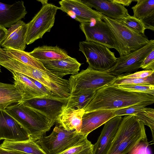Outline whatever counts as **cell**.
<instances>
[{
    "mask_svg": "<svg viewBox=\"0 0 154 154\" xmlns=\"http://www.w3.org/2000/svg\"><path fill=\"white\" fill-rule=\"evenodd\" d=\"M154 103V96L126 91L109 85L96 91L94 97L83 109L85 112L98 109L116 110L133 105L146 106Z\"/></svg>",
    "mask_w": 154,
    "mask_h": 154,
    "instance_id": "6da1fadb",
    "label": "cell"
},
{
    "mask_svg": "<svg viewBox=\"0 0 154 154\" xmlns=\"http://www.w3.org/2000/svg\"><path fill=\"white\" fill-rule=\"evenodd\" d=\"M144 125L134 116H125L106 154H127L140 142L147 141Z\"/></svg>",
    "mask_w": 154,
    "mask_h": 154,
    "instance_id": "7a4b0ae2",
    "label": "cell"
},
{
    "mask_svg": "<svg viewBox=\"0 0 154 154\" xmlns=\"http://www.w3.org/2000/svg\"><path fill=\"white\" fill-rule=\"evenodd\" d=\"M6 111L26 129L30 138L36 141L49 131L55 123L41 112L22 103L11 105Z\"/></svg>",
    "mask_w": 154,
    "mask_h": 154,
    "instance_id": "3957f363",
    "label": "cell"
},
{
    "mask_svg": "<svg viewBox=\"0 0 154 154\" xmlns=\"http://www.w3.org/2000/svg\"><path fill=\"white\" fill-rule=\"evenodd\" d=\"M5 68L11 72L22 74L38 82L55 96L66 98L70 96L68 80L58 77L47 69L40 70L11 58Z\"/></svg>",
    "mask_w": 154,
    "mask_h": 154,
    "instance_id": "277c9868",
    "label": "cell"
},
{
    "mask_svg": "<svg viewBox=\"0 0 154 154\" xmlns=\"http://www.w3.org/2000/svg\"><path fill=\"white\" fill-rule=\"evenodd\" d=\"M116 77L105 71L95 70L88 66L86 69L70 76L68 80L70 96H78L111 85Z\"/></svg>",
    "mask_w": 154,
    "mask_h": 154,
    "instance_id": "5b68a950",
    "label": "cell"
},
{
    "mask_svg": "<svg viewBox=\"0 0 154 154\" xmlns=\"http://www.w3.org/2000/svg\"><path fill=\"white\" fill-rule=\"evenodd\" d=\"M103 20L109 26L118 42L120 57L128 55L141 48L150 42L148 38L134 32L121 21L102 14Z\"/></svg>",
    "mask_w": 154,
    "mask_h": 154,
    "instance_id": "8992f818",
    "label": "cell"
},
{
    "mask_svg": "<svg viewBox=\"0 0 154 154\" xmlns=\"http://www.w3.org/2000/svg\"><path fill=\"white\" fill-rule=\"evenodd\" d=\"M75 130L67 131L56 125L48 136L36 141L46 154H57L74 146L85 137Z\"/></svg>",
    "mask_w": 154,
    "mask_h": 154,
    "instance_id": "52a82bcc",
    "label": "cell"
},
{
    "mask_svg": "<svg viewBox=\"0 0 154 154\" xmlns=\"http://www.w3.org/2000/svg\"><path fill=\"white\" fill-rule=\"evenodd\" d=\"M79 50L85 56L89 66L96 70H108L116 63L118 58L109 48L101 44L86 41L80 42Z\"/></svg>",
    "mask_w": 154,
    "mask_h": 154,
    "instance_id": "ba28073f",
    "label": "cell"
},
{
    "mask_svg": "<svg viewBox=\"0 0 154 154\" xmlns=\"http://www.w3.org/2000/svg\"><path fill=\"white\" fill-rule=\"evenodd\" d=\"M58 9V7L52 4L43 5L28 23L26 45L31 44L42 38L45 34L50 31L54 25L55 16Z\"/></svg>",
    "mask_w": 154,
    "mask_h": 154,
    "instance_id": "9c48e42d",
    "label": "cell"
},
{
    "mask_svg": "<svg viewBox=\"0 0 154 154\" xmlns=\"http://www.w3.org/2000/svg\"><path fill=\"white\" fill-rule=\"evenodd\" d=\"M79 27L85 35V41L96 43L109 48H114L120 53L116 37L109 25L103 20L81 23Z\"/></svg>",
    "mask_w": 154,
    "mask_h": 154,
    "instance_id": "30bf717a",
    "label": "cell"
},
{
    "mask_svg": "<svg viewBox=\"0 0 154 154\" xmlns=\"http://www.w3.org/2000/svg\"><path fill=\"white\" fill-rule=\"evenodd\" d=\"M154 49V40L151 39L142 48L126 56L120 57L115 65L105 71L116 77L124 72L130 73L137 70L145 58Z\"/></svg>",
    "mask_w": 154,
    "mask_h": 154,
    "instance_id": "8fae6325",
    "label": "cell"
},
{
    "mask_svg": "<svg viewBox=\"0 0 154 154\" xmlns=\"http://www.w3.org/2000/svg\"><path fill=\"white\" fill-rule=\"evenodd\" d=\"M68 100V98L54 96L51 97L33 98L21 103L41 112L56 122L58 116L65 109Z\"/></svg>",
    "mask_w": 154,
    "mask_h": 154,
    "instance_id": "7c38bea8",
    "label": "cell"
},
{
    "mask_svg": "<svg viewBox=\"0 0 154 154\" xmlns=\"http://www.w3.org/2000/svg\"><path fill=\"white\" fill-rule=\"evenodd\" d=\"M59 3L60 6L58 9L80 23L103 20L101 13L93 10L81 0H62Z\"/></svg>",
    "mask_w": 154,
    "mask_h": 154,
    "instance_id": "4fadbf2b",
    "label": "cell"
},
{
    "mask_svg": "<svg viewBox=\"0 0 154 154\" xmlns=\"http://www.w3.org/2000/svg\"><path fill=\"white\" fill-rule=\"evenodd\" d=\"M31 138L26 129L5 109H0V140H27Z\"/></svg>",
    "mask_w": 154,
    "mask_h": 154,
    "instance_id": "5bb4252c",
    "label": "cell"
},
{
    "mask_svg": "<svg viewBox=\"0 0 154 154\" xmlns=\"http://www.w3.org/2000/svg\"><path fill=\"white\" fill-rule=\"evenodd\" d=\"M121 116H116L105 123L97 142L94 145L93 154H106L122 121Z\"/></svg>",
    "mask_w": 154,
    "mask_h": 154,
    "instance_id": "9a60e30c",
    "label": "cell"
},
{
    "mask_svg": "<svg viewBox=\"0 0 154 154\" xmlns=\"http://www.w3.org/2000/svg\"><path fill=\"white\" fill-rule=\"evenodd\" d=\"M28 23L20 20L8 29L1 46L5 48L24 51L26 46Z\"/></svg>",
    "mask_w": 154,
    "mask_h": 154,
    "instance_id": "2e32d148",
    "label": "cell"
},
{
    "mask_svg": "<svg viewBox=\"0 0 154 154\" xmlns=\"http://www.w3.org/2000/svg\"><path fill=\"white\" fill-rule=\"evenodd\" d=\"M91 8H93L102 14L113 19L121 20L130 15L124 6L109 0H81Z\"/></svg>",
    "mask_w": 154,
    "mask_h": 154,
    "instance_id": "e0dca14e",
    "label": "cell"
},
{
    "mask_svg": "<svg viewBox=\"0 0 154 154\" xmlns=\"http://www.w3.org/2000/svg\"><path fill=\"white\" fill-rule=\"evenodd\" d=\"M39 61L46 69L61 78L67 75L78 73L81 65L75 58L69 56L56 60Z\"/></svg>",
    "mask_w": 154,
    "mask_h": 154,
    "instance_id": "ac0fdd59",
    "label": "cell"
},
{
    "mask_svg": "<svg viewBox=\"0 0 154 154\" xmlns=\"http://www.w3.org/2000/svg\"><path fill=\"white\" fill-rule=\"evenodd\" d=\"M115 111L98 109L85 112L82 117V125L80 133L88 136L92 131L116 116Z\"/></svg>",
    "mask_w": 154,
    "mask_h": 154,
    "instance_id": "d6986e66",
    "label": "cell"
},
{
    "mask_svg": "<svg viewBox=\"0 0 154 154\" xmlns=\"http://www.w3.org/2000/svg\"><path fill=\"white\" fill-rule=\"evenodd\" d=\"M27 13L22 1L11 5L0 2V26L5 28L10 27L23 18Z\"/></svg>",
    "mask_w": 154,
    "mask_h": 154,
    "instance_id": "ffe728a7",
    "label": "cell"
},
{
    "mask_svg": "<svg viewBox=\"0 0 154 154\" xmlns=\"http://www.w3.org/2000/svg\"><path fill=\"white\" fill-rule=\"evenodd\" d=\"M11 72L14 79V84L22 95V102L33 98L50 97L42 93L26 76L15 72Z\"/></svg>",
    "mask_w": 154,
    "mask_h": 154,
    "instance_id": "44dd1931",
    "label": "cell"
},
{
    "mask_svg": "<svg viewBox=\"0 0 154 154\" xmlns=\"http://www.w3.org/2000/svg\"><path fill=\"white\" fill-rule=\"evenodd\" d=\"M85 112L83 109H64L56 122L58 126L67 131L75 130L80 133L82 125V117Z\"/></svg>",
    "mask_w": 154,
    "mask_h": 154,
    "instance_id": "7402d4cb",
    "label": "cell"
},
{
    "mask_svg": "<svg viewBox=\"0 0 154 154\" xmlns=\"http://www.w3.org/2000/svg\"><path fill=\"white\" fill-rule=\"evenodd\" d=\"M29 53L39 60H56L66 58L69 56L65 50L57 46H38L35 48Z\"/></svg>",
    "mask_w": 154,
    "mask_h": 154,
    "instance_id": "603a6c76",
    "label": "cell"
},
{
    "mask_svg": "<svg viewBox=\"0 0 154 154\" xmlns=\"http://www.w3.org/2000/svg\"><path fill=\"white\" fill-rule=\"evenodd\" d=\"M0 146L6 149L16 150L28 154H46L36 141L31 138L19 141L4 140Z\"/></svg>",
    "mask_w": 154,
    "mask_h": 154,
    "instance_id": "cb8c5ba5",
    "label": "cell"
},
{
    "mask_svg": "<svg viewBox=\"0 0 154 154\" xmlns=\"http://www.w3.org/2000/svg\"><path fill=\"white\" fill-rule=\"evenodd\" d=\"M22 95L14 84L0 82V109H5L14 103L22 102Z\"/></svg>",
    "mask_w": 154,
    "mask_h": 154,
    "instance_id": "d4e9b609",
    "label": "cell"
},
{
    "mask_svg": "<svg viewBox=\"0 0 154 154\" xmlns=\"http://www.w3.org/2000/svg\"><path fill=\"white\" fill-rule=\"evenodd\" d=\"M0 50L9 57L25 64L44 71L47 69L38 60L35 58L24 51L8 48H1Z\"/></svg>",
    "mask_w": 154,
    "mask_h": 154,
    "instance_id": "484cf974",
    "label": "cell"
},
{
    "mask_svg": "<svg viewBox=\"0 0 154 154\" xmlns=\"http://www.w3.org/2000/svg\"><path fill=\"white\" fill-rule=\"evenodd\" d=\"M136 4L131 8L133 16L142 20L154 15V0H137Z\"/></svg>",
    "mask_w": 154,
    "mask_h": 154,
    "instance_id": "4316f807",
    "label": "cell"
},
{
    "mask_svg": "<svg viewBox=\"0 0 154 154\" xmlns=\"http://www.w3.org/2000/svg\"><path fill=\"white\" fill-rule=\"evenodd\" d=\"M96 91L91 90L78 96H69L65 109H83L93 99Z\"/></svg>",
    "mask_w": 154,
    "mask_h": 154,
    "instance_id": "83f0119b",
    "label": "cell"
},
{
    "mask_svg": "<svg viewBox=\"0 0 154 154\" xmlns=\"http://www.w3.org/2000/svg\"><path fill=\"white\" fill-rule=\"evenodd\" d=\"M86 136L74 146L57 154H93L94 145Z\"/></svg>",
    "mask_w": 154,
    "mask_h": 154,
    "instance_id": "f1b7e54d",
    "label": "cell"
},
{
    "mask_svg": "<svg viewBox=\"0 0 154 154\" xmlns=\"http://www.w3.org/2000/svg\"><path fill=\"white\" fill-rule=\"evenodd\" d=\"M139 121L142 122L144 125L148 126L151 130L152 141H154V109L146 107L143 110L135 113L134 115Z\"/></svg>",
    "mask_w": 154,
    "mask_h": 154,
    "instance_id": "f546056e",
    "label": "cell"
},
{
    "mask_svg": "<svg viewBox=\"0 0 154 154\" xmlns=\"http://www.w3.org/2000/svg\"><path fill=\"white\" fill-rule=\"evenodd\" d=\"M120 21L127 27L134 32L142 35H145L144 33L146 29L141 20L133 16L129 15Z\"/></svg>",
    "mask_w": 154,
    "mask_h": 154,
    "instance_id": "4dcf8cb0",
    "label": "cell"
},
{
    "mask_svg": "<svg viewBox=\"0 0 154 154\" xmlns=\"http://www.w3.org/2000/svg\"><path fill=\"white\" fill-rule=\"evenodd\" d=\"M129 84L154 85V73L143 78L118 79L116 77L111 85L117 86Z\"/></svg>",
    "mask_w": 154,
    "mask_h": 154,
    "instance_id": "1f68e13d",
    "label": "cell"
},
{
    "mask_svg": "<svg viewBox=\"0 0 154 154\" xmlns=\"http://www.w3.org/2000/svg\"><path fill=\"white\" fill-rule=\"evenodd\" d=\"M117 86L120 88L127 91L147 94L154 96V85H153L129 84Z\"/></svg>",
    "mask_w": 154,
    "mask_h": 154,
    "instance_id": "d6a6232c",
    "label": "cell"
},
{
    "mask_svg": "<svg viewBox=\"0 0 154 154\" xmlns=\"http://www.w3.org/2000/svg\"><path fill=\"white\" fill-rule=\"evenodd\" d=\"M146 106L145 105H134L116 110L115 113L116 116L134 115L135 113L144 109Z\"/></svg>",
    "mask_w": 154,
    "mask_h": 154,
    "instance_id": "836d02e7",
    "label": "cell"
},
{
    "mask_svg": "<svg viewBox=\"0 0 154 154\" xmlns=\"http://www.w3.org/2000/svg\"><path fill=\"white\" fill-rule=\"evenodd\" d=\"M154 73V71L143 70L134 73H125L117 77L118 79L143 78L147 77Z\"/></svg>",
    "mask_w": 154,
    "mask_h": 154,
    "instance_id": "e575fe53",
    "label": "cell"
},
{
    "mask_svg": "<svg viewBox=\"0 0 154 154\" xmlns=\"http://www.w3.org/2000/svg\"><path fill=\"white\" fill-rule=\"evenodd\" d=\"M144 70L154 71V49L146 57L140 66Z\"/></svg>",
    "mask_w": 154,
    "mask_h": 154,
    "instance_id": "d590c367",
    "label": "cell"
},
{
    "mask_svg": "<svg viewBox=\"0 0 154 154\" xmlns=\"http://www.w3.org/2000/svg\"><path fill=\"white\" fill-rule=\"evenodd\" d=\"M26 76L31 80L47 97H50L55 96L41 83L31 78Z\"/></svg>",
    "mask_w": 154,
    "mask_h": 154,
    "instance_id": "8d00e7d4",
    "label": "cell"
},
{
    "mask_svg": "<svg viewBox=\"0 0 154 154\" xmlns=\"http://www.w3.org/2000/svg\"><path fill=\"white\" fill-rule=\"evenodd\" d=\"M154 15L141 20L145 26L146 29H149L152 31H154Z\"/></svg>",
    "mask_w": 154,
    "mask_h": 154,
    "instance_id": "74e56055",
    "label": "cell"
},
{
    "mask_svg": "<svg viewBox=\"0 0 154 154\" xmlns=\"http://www.w3.org/2000/svg\"><path fill=\"white\" fill-rule=\"evenodd\" d=\"M0 154H28L20 151L7 149L0 146Z\"/></svg>",
    "mask_w": 154,
    "mask_h": 154,
    "instance_id": "f35d334b",
    "label": "cell"
},
{
    "mask_svg": "<svg viewBox=\"0 0 154 154\" xmlns=\"http://www.w3.org/2000/svg\"><path fill=\"white\" fill-rule=\"evenodd\" d=\"M110 1L121 5L124 6H129L132 2L134 1L133 0H109Z\"/></svg>",
    "mask_w": 154,
    "mask_h": 154,
    "instance_id": "ab89813d",
    "label": "cell"
},
{
    "mask_svg": "<svg viewBox=\"0 0 154 154\" xmlns=\"http://www.w3.org/2000/svg\"><path fill=\"white\" fill-rule=\"evenodd\" d=\"M8 29L4 27L0 26V48L2 42L6 37Z\"/></svg>",
    "mask_w": 154,
    "mask_h": 154,
    "instance_id": "60d3db41",
    "label": "cell"
},
{
    "mask_svg": "<svg viewBox=\"0 0 154 154\" xmlns=\"http://www.w3.org/2000/svg\"><path fill=\"white\" fill-rule=\"evenodd\" d=\"M38 1L39 2H41V3H42V5H44L46 4H47L48 3V0H40V1Z\"/></svg>",
    "mask_w": 154,
    "mask_h": 154,
    "instance_id": "b9f144b4",
    "label": "cell"
},
{
    "mask_svg": "<svg viewBox=\"0 0 154 154\" xmlns=\"http://www.w3.org/2000/svg\"><path fill=\"white\" fill-rule=\"evenodd\" d=\"M1 68H0V72H1Z\"/></svg>",
    "mask_w": 154,
    "mask_h": 154,
    "instance_id": "7bdbcfd3",
    "label": "cell"
}]
</instances>
